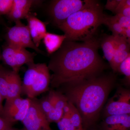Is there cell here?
Returning a JSON list of instances; mask_svg holds the SVG:
<instances>
[{
    "instance_id": "27",
    "label": "cell",
    "mask_w": 130,
    "mask_h": 130,
    "mask_svg": "<svg viewBox=\"0 0 130 130\" xmlns=\"http://www.w3.org/2000/svg\"><path fill=\"white\" fill-rule=\"evenodd\" d=\"M39 102L41 109L46 115L54 108L48 96L44 98Z\"/></svg>"
},
{
    "instance_id": "20",
    "label": "cell",
    "mask_w": 130,
    "mask_h": 130,
    "mask_svg": "<svg viewBox=\"0 0 130 130\" xmlns=\"http://www.w3.org/2000/svg\"><path fill=\"white\" fill-rule=\"evenodd\" d=\"M114 16L121 25L125 39L130 45V18L119 14H115Z\"/></svg>"
},
{
    "instance_id": "34",
    "label": "cell",
    "mask_w": 130,
    "mask_h": 130,
    "mask_svg": "<svg viewBox=\"0 0 130 130\" xmlns=\"http://www.w3.org/2000/svg\"><path fill=\"white\" fill-rule=\"evenodd\" d=\"M3 108H1L0 107V116H1V114L2 112Z\"/></svg>"
},
{
    "instance_id": "8",
    "label": "cell",
    "mask_w": 130,
    "mask_h": 130,
    "mask_svg": "<svg viewBox=\"0 0 130 130\" xmlns=\"http://www.w3.org/2000/svg\"><path fill=\"white\" fill-rule=\"evenodd\" d=\"M51 83V76L48 67L45 63H40L37 76L27 96L33 99L48 89Z\"/></svg>"
},
{
    "instance_id": "14",
    "label": "cell",
    "mask_w": 130,
    "mask_h": 130,
    "mask_svg": "<svg viewBox=\"0 0 130 130\" xmlns=\"http://www.w3.org/2000/svg\"><path fill=\"white\" fill-rule=\"evenodd\" d=\"M28 65V68L25 73L22 83V92L27 96L29 93L37 76L40 63L35 64L32 63Z\"/></svg>"
},
{
    "instance_id": "33",
    "label": "cell",
    "mask_w": 130,
    "mask_h": 130,
    "mask_svg": "<svg viewBox=\"0 0 130 130\" xmlns=\"http://www.w3.org/2000/svg\"><path fill=\"white\" fill-rule=\"evenodd\" d=\"M6 130H20L19 129H15V128H9V129H8Z\"/></svg>"
},
{
    "instance_id": "21",
    "label": "cell",
    "mask_w": 130,
    "mask_h": 130,
    "mask_svg": "<svg viewBox=\"0 0 130 130\" xmlns=\"http://www.w3.org/2000/svg\"><path fill=\"white\" fill-rule=\"evenodd\" d=\"M9 72L2 67L0 68V92L4 100L7 95Z\"/></svg>"
},
{
    "instance_id": "22",
    "label": "cell",
    "mask_w": 130,
    "mask_h": 130,
    "mask_svg": "<svg viewBox=\"0 0 130 130\" xmlns=\"http://www.w3.org/2000/svg\"><path fill=\"white\" fill-rule=\"evenodd\" d=\"M30 9L12 7L7 15L11 20L16 22L25 18L26 17L30 12Z\"/></svg>"
},
{
    "instance_id": "26",
    "label": "cell",
    "mask_w": 130,
    "mask_h": 130,
    "mask_svg": "<svg viewBox=\"0 0 130 130\" xmlns=\"http://www.w3.org/2000/svg\"><path fill=\"white\" fill-rule=\"evenodd\" d=\"M13 0H0V15L7 14L11 11Z\"/></svg>"
},
{
    "instance_id": "18",
    "label": "cell",
    "mask_w": 130,
    "mask_h": 130,
    "mask_svg": "<svg viewBox=\"0 0 130 130\" xmlns=\"http://www.w3.org/2000/svg\"><path fill=\"white\" fill-rule=\"evenodd\" d=\"M70 111L67 115L72 124L77 129L79 130H85L83 128V120L81 115L76 107L70 102Z\"/></svg>"
},
{
    "instance_id": "6",
    "label": "cell",
    "mask_w": 130,
    "mask_h": 130,
    "mask_svg": "<svg viewBox=\"0 0 130 130\" xmlns=\"http://www.w3.org/2000/svg\"><path fill=\"white\" fill-rule=\"evenodd\" d=\"M22 122L26 130H52L46 115L35 98L31 99L28 113Z\"/></svg>"
},
{
    "instance_id": "29",
    "label": "cell",
    "mask_w": 130,
    "mask_h": 130,
    "mask_svg": "<svg viewBox=\"0 0 130 130\" xmlns=\"http://www.w3.org/2000/svg\"><path fill=\"white\" fill-rule=\"evenodd\" d=\"M13 123L0 116V130H6L12 128Z\"/></svg>"
},
{
    "instance_id": "10",
    "label": "cell",
    "mask_w": 130,
    "mask_h": 130,
    "mask_svg": "<svg viewBox=\"0 0 130 130\" xmlns=\"http://www.w3.org/2000/svg\"><path fill=\"white\" fill-rule=\"evenodd\" d=\"M115 50L111 67L115 72H118L119 66L130 54V45L123 38L114 36Z\"/></svg>"
},
{
    "instance_id": "5",
    "label": "cell",
    "mask_w": 130,
    "mask_h": 130,
    "mask_svg": "<svg viewBox=\"0 0 130 130\" xmlns=\"http://www.w3.org/2000/svg\"><path fill=\"white\" fill-rule=\"evenodd\" d=\"M15 22V25L9 28L7 33V44L18 47L29 48L43 54L33 42L28 25L24 24L21 20Z\"/></svg>"
},
{
    "instance_id": "2",
    "label": "cell",
    "mask_w": 130,
    "mask_h": 130,
    "mask_svg": "<svg viewBox=\"0 0 130 130\" xmlns=\"http://www.w3.org/2000/svg\"><path fill=\"white\" fill-rule=\"evenodd\" d=\"M115 81L112 75L98 76L78 83L64 86V95L81 115L87 128L97 119Z\"/></svg>"
},
{
    "instance_id": "24",
    "label": "cell",
    "mask_w": 130,
    "mask_h": 130,
    "mask_svg": "<svg viewBox=\"0 0 130 130\" xmlns=\"http://www.w3.org/2000/svg\"><path fill=\"white\" fill-rule=\"evenodd\" d=\"M56 123L59 130H79L72 124L67 115H63L61 119Z\"/></svg>"
},
{
    "instance_id": "9",
    "label": "cell",
    "mask_w": 130,
    "mask_h": 130,
    "mask_svg": "<svg viewBox=\"0 0 130 130\" xmlns=\"http://www.w3.org/2000/svg\"><path fill=\"white\" fill-rule=\"evenodd\" d=\"M32 41L38 47L47 32L46 24L29 12L26 17Z\"/></svg>"
},
{
    "instance_id": "17",
    "label": "cell",
    "mask_w": 130,
    "mask_h": 130,
    "mask_svg": "<svg viewBox=\"0 0 130 130\" xmlns=\"http://www.w3.org/2000/svg\"><path fill=\"white\" fill-rule=\"evenodd\" d=\"M47 96L55 108L63 109L68 102L67 98L60 91L51 90Z\"/></svg>"
},
{
    "instance_id": "35",
    "label": "cell",
    "mask_w": 130,
    "mask_h": 130,
    "mask_svg": "<svg viewBox=\"0 0 130 130\" xmlns=\"http://www.w3.org/2000/svg\"><path fill=\"white\" fill-rule=\"evenodd\" d=\"M1 67H1V66H0V68H1Z\"/></svg>"
},
{
    "instance_id": "31",
    "label": "cell",
    "mask_w": 130,
    "mask_h": 130,
    "mask_svg": "<svg viewBox=\"0 0 130 130\" xmlns=\"http://www.w3.org/2000/svg\"><path fill=\"white\" fill-rule=\"evenodd\" d=\"M125 7H130V0H121L120 3L115 12L118 9Z\"/></svg>"
},
{
    "instance_id": "11",
    "label": "cell",
    "mask_w": 130,
    "mask_h": 130,
    "mask_svg": "<svg viewBox=\"0 0 130 130\" xmlns=\"http://www.w3.org/2000/svg\"><path fill=\"white\" fill-rule=\"evenodd\" d=\"M102 127L103 130H129L130 114L107 116Z\"/></svg>"
},
{
    "instance_id": "15",
    "label": "cell",
    "mask_w": 130,
    "mask_h": 130,
    "mask_svg": "<svg viewBox=\"0 0 130 130\" xmlns=\"http://www.w3.org/2000/svg\"><path fill=\"white\" fill-rule=\"evenodd\" d=\"M100 46L102 48L105 59L111 66L115 50V42L112 35H104L100 38Z\"/></svg>"
},
{
    "instance_id": "30",
    "label": "cell",
    "mask_w": 130,
    "mask_h": 130,
    "mask_svg": "<svg viewBox=\"0 0 130 130\" xmlns=\"http://www.w3.org/2000/svg\"><path fill=\"white\" fill-rule=\"evenodd\" d=\"M119 14L130 18V7H125L118 9L115 14Z\"/></svg>"
},
{
    "instance_id": "28",
    "label": "cell",
    "mask_w": 130,
    "mask_h": 130,
    "mask_svg": "<svg viewBox=\"0 0 130 130\" xmlns=\"http://www.w3.org/2000/svg\"><path fill=\"white\" fill-rule=\"evenodd\" d=\"M120 1L121 0H108L105 6V9L115 13Z\"/></svg>"
},
{
    "instance_id": "16",
    "label": "cell",
    "mask_w": 130,
    "mask_h": 130,
    "mask_svg": "<svg viewBox=\"0 0 130 130\" xmlns=\"http://www.w3.org/2000/svg\"><path fill=\"white\" fill-rule=\"evenodd\" d=\"M35 56L34 53L29 52L26 48L17 47L14 57V67L13 71L18 72L23 65L34 63Z\"/></svg>"
},
{
    "instance_id": "19",
    "label": "cell",
    "mask_w": 130,
    "mask_h": 130,
    "mask_svg": "<svg viewBox=\"0 0 130 130\" xmlns=\"http://www.w3.org/2000/svg\"><path fill=\"white\" fill-rule=\"evenodd\" d=\"M17 47L8 44L3 48L2 58L6 64L12 68L14 67V59Z\"/></svg>"
},
{
    "instance_id": "7",
    "label": "cell",
    "mask_w": 130,
    "mask_h": 130,
    "mask_svg": "<svg viewBox=\"0 0 130 130\" xmlns=\"http://www.w3.org/2000/svg\"><path fill=\"white\" fill-rule=\"evenodd\" d=\"M105 115L130 114V90L120 89L110 99L105 108Z\"/></svg>"
},
{
    "instance_id": "32",
    "label": "cell",
    "mask_w": 130,
    "mask_h": 130,
    "mask_svg": "<svg viewBox=\"0 0 130 130\" xmlns=\"http://www.w3.org/2000/svg\"><path fill=\"white\" fill-rule=\"evenodd\" d=\"M4 100V98L3 97L1 93L0 92V107L1 108H3V106L2 105L3 101Z\"/></svg>"
},
{
    "instance_id": "3",
    "label": "cell",
    "mask_w": 130,
    "mask_h": 130,
    "mask_svg": "<svg viewBox=\"0 0 130 130\" xmlns=\"http://www.w3.org/2000/svg\"><path fill=\"white\" fill-rule=\"evenodd\" d=\"M100 2L88 0L81 10L70 16L58 28L64 33L66 40L84 42L95 37L99 26L103 24L106 14Z\"/></svg>"
},
{
    "instance_id": "4",
    "label": "cell",
    "mask_w": 130,
    "mask_h": 130,
    "mask_svg": "<svg viewBox=\"0 0 130 130\" xmlns=\"http://www.w3.org/2000/svg\"><path fill=\"white\" fill-rule=\"evenodd\" d=\"M88 0H56L50 6L49 14L55 24L59 27L70 16L83 9Z\"/></svg>"
},
{
    "instance_id": "13",
    "label": "cell",
    "mask_w": 130,
    "mask_h": 130,
    "mask_svg": "<svg viewBox=\"0 0 130 130\" xmlns=\"http://www.w3.org/2000/svg\"><path fill=\"white\" fill-rule=\"evenodd\" d=\"M66 39L64 35L47 32L43 39L48 54L52 55L58 51Z\"/></svg>"
},
{
    "instance_id": "23",
    "label": "cell",
    "mask_w": 130,
    "mask_h": 130,
    "mask_svg": "<svg viewBox=\"0 0 130 130\" xmlns=\"http://www.w3.org/2000/svg\"><path fill=\"white\" fill-rule=\"evenodd\" d=\"M118 72L124 76L125 83L130 85V54L120 65Z\"/></svg>"
},
{
    "instance_id": "12",
    "label": "cell",
    "mask_w": 130,
    "mask_h": 130,
    "mask_svg": "<svg viewBox=\"0 0 130 130\" xmlns=\"http://www.w3.org/2000/svg\"><path fill=\"white\" fill-rule=\"evenodd\" d=\"M22 92V83L18 72L9 71L8 86L6 100L20 97Z\"/></svg>"
},
{
    "instance_id": "1",
    "label": "cell",
    "mask_w": 130,
    "mask_h": 130,
    "mask_svg": "<svg viewBox=\"0 0 130 130\" xmlns=\"http://www.w3.org/2000/svg\"><path fill=\"white\" fill-rule=\"evenodd\" d=\"M100 47V39L95 37L81 42L65 40L47 66L53 72L51 86L58 88L99 76L106 67L98 53Z\"/></svg>"
},
{
    "instance_id": "25",
    "label": "cell",
    "mask_w": 130,
    "mask_h": 130,
    "mask_svg": "<svg viewBox=\"0 0 130 130\" xmlns=\"http://www.w3.org/2000/svg\"><path fill=\"white\" fill-rule=\"evenodd\" d=\"M64 113L63 109L54 108L46 115L47 120L50 123L55 122L57 123L63 117Z\"/></svg>"
}]
</instances>
